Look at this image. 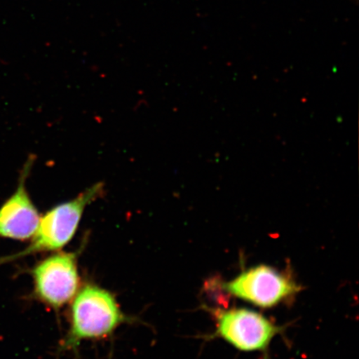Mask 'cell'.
<instances>
[{"label": "cell", "mask_w": 359, "mask_h": 359, "mask_svg": "<svg viewBox=\"0 0 359 359\" xmlns=\"http://www.w3.org/2000/svg\"><path fill=\"white\" fill-rule=\"evenodd\" d=\"M132 321L110 291L93 284L84 285L72 303L69 329L61 350L75 351L84 341L109 338L121 325Z\"/></svg>", "instance_id": "1"}, {"label": "cell", "mask_w": 359, "mask_h": 359, "mask_svg": "<svg viewBox=\"0 0 359 359\" xmlns=\"http://www.w3.org/2000/svg\"><path fill=\"white\" fill-rule=\"evenodd\" d=\"M105 186L97 182L81 192L75 198L58 204L41 215L37 231L31 243L20 252L0 258L6 264L39 253L57 252L73 240L85 210L104 194Z\"/></svg>", "instance_id": "2"}, {"label": "cell", "mask_w": 359, "mask_h": 359, "mask_svg": "<svg viewBox=\"0 0 359 359\" xmlns=\"http://www.w3.org/2000/svg\"><path fill=\"white\" fill-rule=\"evenodd\" d=\"M79 252H55L39 262L31 271L34 296L58 311L74 299L80 287Z\"/></svg>", "instance_id": "3"}, {"label": "cell", "mask_w": 359, "mask_h": 359, "mask_svg": "<svg viewBox=\"0 0 359 359\" xmlns=\"http://www.w3.org/2000/svg\"><path fill=\"white\" fill-rule=\"evenodd\" d=\"M222 288L236 297L260 308H273L302 290L288 273L259 264L242 271Z\"/></svg>", "instance_id": "4"}, {"label": "cell", "mask_w": 359, "mask_h": 359, "mask_svg": "<svg viewBox=\"0 0 359 359\" xmlns=\"http://www.w3.org/2000/svg\"><path fill=\"white\" fill-rule=\"evenodd\" d=\"M282 330L252 309H231L217 313L215 336L241 351H264Z\"/></svg>", "instance_id": "5"}, {"label": "cell", "mask_w": 359, "mask_h": 359, "mask_svg": "<svg viewBox=\"0 0 359 359\" xmlns=\"http://www.w3.org/2000/svg\"><path fill=\"white\" fill-rule=\"evenodd\" d=\"M34 161L33 156L26 161L15 191L0 206V237L25 241L32 239L38 230L41 215L26 187Z\"/></svg>", "instance_id": "6"}]
</instances>
